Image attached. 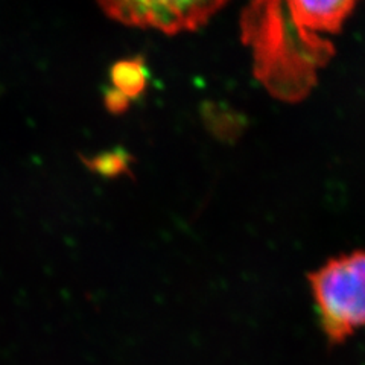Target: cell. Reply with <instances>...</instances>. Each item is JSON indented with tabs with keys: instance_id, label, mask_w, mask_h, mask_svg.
<instances>
[{
	"instance_id": "obj_1",
	"label": "cell",
	"mask_w": 365,
	"mask_h": 365,
	"mask_svg": "<svg viewBox=\"0 0 365 365\" xmlns=\"http://www.w3.org/2000/svg\"><path fill=\"white\" fill-rule=\"evenodd\" d=\"M319 322L332 344L365 326V251L329 260L311 276Z\"/></svg>"
},
{
	"instance_id": "obj_2",
	"label": "cell",
	"mask_w": 365,
	"mask_h": 365,
	"mask_svg": "<svg viewBox=\"0 0 365 365\" xmlns=\"http://www.w3.org/2000/svg\"><path fill=\"white\" fill-rule=\"evenodd\" d=\"M107 13L134 26L155 28L168 34L195 29L218 11L221 2H110Z\"/></svg>"
},
{
	"instance_id": "obj_3",
	"label": "cell",
	"mask_w": 365,
	"mask_h": 365,
	"mask_svg": "<svg viewBox=\"0 0 365 365\" xmlns=\"http://www.w3.org/2000/svg\"><path fill=\"white\" fill-rule=\"evenodd\" d=\"M291 17L300 31H336L350 13V2H292Z\"/></svg>"
},
{
	"instance_id": "obj_4",
	"label": "cell",
	"mask_w": 365,
	"mask_h": 365,
	"mask_svg": "<svg viewBox=\"0 0 365 365\" xmlns=\"http://www.w3.org/2000/svg\"><path fill=\"white\" fill-rule=\"evenodd\" d=\"M110 78L113 87L133 101L145 93L150 73H148L145 60L135 56V58H125L114 63Z\"/></svg>"
},
{
	"instance_id": "obj_5",
	"label": "cell",
	"mask_w": 365,
	"mask_h": 365,
	"mask_svg": "<svg viewBox=\"0 0 365 365\" xmlns=\"http://www.w3.org/2000/svg\"><path fill=\"white\" fill-rule=\"evenodd\" d=\"M83 162L91 173L104 178H116L119 175L130 173L134 157L125 148L119 146L111 151L101 153L95 157L83 158Z\"/></svg>"
},
{
	"instance_id": "obj_6",
	"label": "cell",
	"mask_w": 365,
	"mask_h": 365,
	"mask_svg": "<svg viewBox=\"0 0 365 365\" xmlns=\"http://www.w3.org/2000/svg\"><path fill=\"white\" fill-rule=\"evenodd\" d=\"M104 102H106V107L110 113L120 114V113L128 110V107L131 104V99L128 96H125L122 91L111 87L106 91Z\"/></svg>"
}]
</instances>
